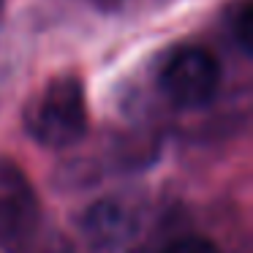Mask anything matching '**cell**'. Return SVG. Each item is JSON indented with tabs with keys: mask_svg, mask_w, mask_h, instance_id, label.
Returning <instances> with one entry per match:
<instances>
[{
	"mask_svg": "<svg viewBox=\"0 0 253 253\" xmlns=\"http://www.w3.org/2000/svg\"><path fill=\"white\" fill-rule=\"evenodd\" d=\"M28 133L49 150H66L87 131L84 87L77 77H55L46 82L25 112Z\"/></svg>",
	"mask_w": 253,
	"mask_h": 253,
	"instance_id": "6da1fadb",
	"label": "cell"
},
{
	"mask_svg": "<svg viewBox=\"0 0 253 253\" xmlns=\"http://www.w3.org/2000/svg\"><path fill=\"white\" fill-rule=\"evenodd\" d=\"M158 87L177 109H202L218 95L220 66L202 46H182L164 63Z\"/></svg>",
	"mask_w": 253,
	"mask_h": 253,
	"instance_id": "7a4b0ae2",
	"label": "cell"
},
{
	"mask_svg": "<svg viewBox=\"0 0 253 253\" xmlns=\"http://www.w3.org/2000/svg\"><path fill=\"white\" fill-rule=\"evenodd\" d=\"M39 223V196L28 174L0 155V245H22Z\"/></svg>",
	"mask_w": 253,
	"mask_h": 253,
	"instance_id": "3957f363",
	"label": "cell"
},
{
	"mask_svg": "<svg viewBox=\"0 0 253 253\" xmlns=\"http://www.w3.org/2000/svg\"><path fill=\"white\" fill-rule=\"evenodd\" d=\"M139 229V212L131 202L109 196L90 204L82 215V234L95 251H112L131 240Z\"/></svg>",
	"mask_w": 253,
	"mask_h": 253,
	"instance_id": "277c9868",
	"label": "cell"
},
{
	"mask_svg": "<svg viewBox=\"0 0 253 253\" xmlns=\"http://www.w3.org/2000/svg\"><path fill=\"white\" fill-rule=\"evenodd\" d=\"M161 253H220V251L212 240L191 234V237H177V240H171Z\"/></svg>",
	"mask_w": 253,
	"mask_h": 253,
	"instance_id": "5b68a950",
	"label": "cell"
},
{
	"mask_svg": "<svg viewBox=\"0 0 253 253\" xmlns=\"http://www.w3.org/2000/svg\"><path fill=\"white\" fill-rule=\"evenodd\" d=\"M234 39H237V44H240V49L242 52H251V44H253V36H251V25H253V6L251 3H242L240 8H237V14H234Z\"/></svg>",
	"mask_w": 253,
	"mask_h": 253,
	"instance_id": "8992f818",
	"label": "cell"
},
{
	"mask_svg": "<svg viewBox=\"0 0 253 253\" xmlns=\"http://www.w3.org/2000/svg\"><path fill=\"white\" fill-rule=\"evenodd\" d=\"M49 253H68V251H63V248H55V251H49Z\"/></svg>",
	"mask_w": 253,
	"mask_h": 253,
	"instance_id": "52a82bcc",
	"label": "cell"
}]
</instances>
